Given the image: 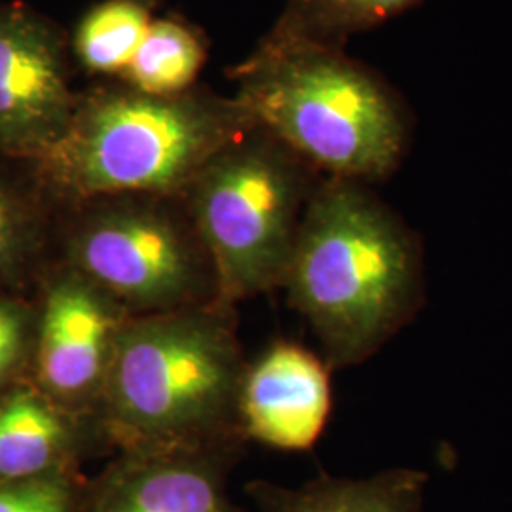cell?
Listing matches in <instances>:
<instances>
[{"label": "cell", "instance_id": "obj_3", "mask_svg": "<svg viewBox=\"0 0 512 512\" xmlns=\"http://www.w3.org/2000/svg\"><path fill=\"white\" fill-rule=\"evenodd\" d=\"M253 128L236 97L101 84L78 93L65 135L29 165L63 209L122 194L183 198L203 167Z\"/></svg>", "mask_w": 512, "mask_h": 512}, {"label": "cell", "instance_id": "obj_9", "mask_svg": "<svg viewBox=\"0 0 512 512\" xmlns=\"http://www.w3.org/2000/svg\"><path fill=\"white\" fill-rule=\"evenodd\" d=\"M238 444L126 450L88 478L84 512H247L230 497Z\"/></svg>", "mask_w": 512, "mask_h": 512}, {"label": "cell", "instance_id": "obj_11", "mask_svg": "<svg viewBox=\"0 0 512 512\" xmlns=\"http://www.w3.org/2000/svg\"><path fill=\"white\" fill-rule=\"evenodd\" d=\"M103 446L93 423L48 399L33 382L0 397V480L82 471Z\"/></svg>", "mask_w": 512, "mask_h": 512}, {"label": "cell", "instance_id": "obj_16", "mask_svg": "<svg viewBox=\"0 0 512 512\" xmlns=\"http://www.w3.org/2000/svg\"><path fill=\"white\" fill-rule=\"evenodd\" d=\"M416 2L420 0H289L270 35L342 50L351 35L384 23Z\"/></svg>", "mask_w": 512, "mask_h": 512}, {"label": "cell", "instance_id": "obj_5", "mask_svg": "<svg viewBox=\"0 0 512 512\" xmlns=\"http://www.w3.org/2000/svg\"><path fill=\"white\" fill-rule=\"evenodd\" d=\"M315 173L291 148L253 128L190 184L183 202L213 260L219 304L236 308L283 287Z\"/></svg>", "mask_w": 512, "mask_h": 512}, {"label": "cell", "instance_id": "obj_12", "mask_svg": "<svg viewBox=\"0 0 512 512\" xmlns=\"http://www.w3.org/2000/svg\"><path fill=\"white\" fill-rule=\"evenodd\" d=\"M427 475L393 469L370 478L319 476L300 488L266 480L247 486L262 512H421Z\"/></svg>", "mask_w": 512, "mask_h": 512}, {"label": "cell", "instance_id": "obj_1", "mask_svg": "<svg viewBox=\"0 0 512 512\" xmlns=\"http://www.w3.org/2000/svg\"><path fill=\"white\" fill-rule=\"evenodd\" d=\"M421 253L401 219L363 183L311 190L283 281L329 368L361 365L421 304Z\"/></svg>", "mask_w": 512, "mask_h": 512}, {"label": "cell", "instance_id": "obj_14", "mask_svg": "<svg viewBox=\"0 0 512 512\" xmlns=\"http://www.w3.org/2000/svg\"><path fill=\"white\" fill-rule=\"evenodd\" d=\"M205 61L198 31L179 19H154L120 80L139 92L179 95L194 88Z\"/></svg>", "mask_w": 512, "mask_h": 512}, {"label": "cell", "instance_id": "obj_7", "mask_svg": "<svg viewBox=\"0 0 512 512\" xmlns=\"http://www.w3.org/2000/svg\"><path fill=\"white\" fill-rule=\"evenodd\" d=\"M44 275L31 382L69 414L93 423L116 342L131 315L61 260Z\"/></svg>", "mask_w": 512, "mask_h": 512}, {"label": "cell", "instance_id": "obj_2", "mask_svg": "<svg viewBox=\"0 0 512 512\" xmlns=\"http://www.w3.org/2000/svg\"><path fill=\"white\" fill-rule=\"evenodd\" d=\"M245 365L236 308L215 302L129 317L93 427L116 452L239 444Z\"/></svg>", "mask_w": 512, "mask_h": 512}, {"label": "cell", "instance_id": "obj_6", "mask_svg": "<svg viewBox=\"0 0 512 512\" xmlns=\"http://www.w3.org/2000/svg\"><path fill=\"white\" fill-rule=\"evenodd\" d=\"M65 211L59 260L131 317L219 302L213 260L183 198L122 194Z\"/></svg>", "mask_w": 512, "mask_h": 512}, {"label": "cell", "instance_id": "obj_17", "mask_svg": "<svg viewBox=\"0 0 512 512\" xmlns=\"http://www.w3.org/2000/svg\"><path fill=\"white\" fill-rule=\"evenodd\" d=\"M86 490L82 471L0 480V512H84Z\"/></svg>", "mask_w": 512, "mask_h": 512}, {"label": "cell", "instance_id": "obj_4", "mask_svg": "<svg viewBox=\"0 0 512 512\" xmlns=\"http://www.w3.org/2000/svg\"><path fill=\"white\" fill-rule=\"evenodd\" d=\"M232 76L234 97L256 128L317 173L365 183L401 162V105L340 48L268 35Z\"/></svg>", "mask_w": 512, "mask_h": 512}, {"label": "cell", "instance_id": "obj_8", "mask_svg": "<svg viewBox=\"0 0 512 512\" xmlns=\"http://www.w3.org/2000/svg\"><path fill=\"white\" fill-rule=\"evenodd\" d=\"M76 101L61 29L23 4L0 6V154L40 160L65 135Z\"/></svg>", "mask_w": 512, "mask_h": 512}, {"label": "cell", "instance_id": "obj_18", "mask_svg": "<svg viewBox=\"0 0 512 512\" xmlns=\"http://www.w3.org/2000/svg\"><path fill=\"white\" fill-rule=\"evenodd\" d=\"M37 308L0 289V397L31 382Z\"/></svg>", "mask_w": 512, "mask_h": 512}, {"label": "cell", "instance_id": "obj_13", "mask_svg": "<svg viewBox=\"0 0 512 512\" xmlns=\"http://www.w3.org/2000/svg\"><path fill=\"white\" fill-rule=\"evenodd\" d=\"M54 205L35 171L21 179L0 167V287L18 281L42 255Z\"/></svg>", "mask_w": 512, "mask_h": 512}, {"label": "cell", "instance_id": "obj_10", "mask_svg": "<svg viewBox=\"0 0 512 512\" xmlns=\"http://www.w3.org/2000/svg\"><path fill=\"white\" fill-rule=\"evenodd\" d=\"M330 408V368L323 357L293 342H275L243 370L239 437L275 450H310L327 427Z\"/></svg>", "mask_w": 512, "mask_h": 512}, {"label": "cell", "instance_id": "obj_15", "mask_svg": "<svg viewBox=\"0 0 512 512\" xmlns=\"http://www.w3.org/2000/svg\"><path fill=\"white\" fill-rule=\"evenodd\" d=\"M152 21L148 0H103L76 25L73 55L88 73L120 78Z\"/></svg>", "mask_w": 512, "mask_h": 512}]
</instances>
